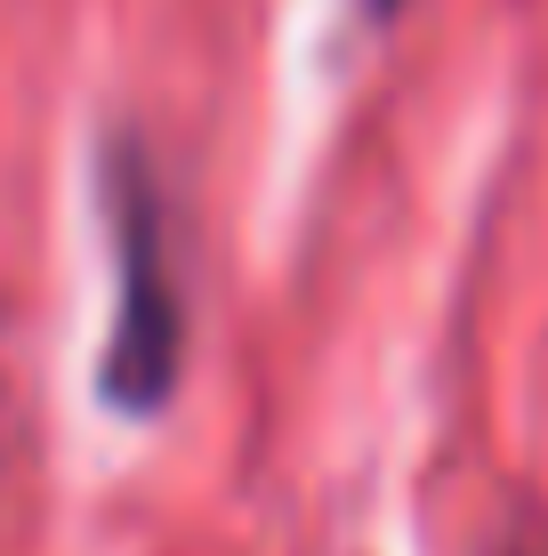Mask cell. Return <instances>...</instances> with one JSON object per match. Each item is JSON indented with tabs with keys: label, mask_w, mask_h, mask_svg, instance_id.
Wrapping results in <instances>:
<instances>
[{
	"label": "cell",
	"mask_w": 548,
	"mask_h": 556,
	"mask_svg": "<svg viewBox=\"0 0 548 556\" xmlns=\"http://www.w3.org/2000/svg\"><path fill=\"white\" fill-rule=\"evenodd\" d=\"M105 218H113V266H122V315L105 339V404L113 412H154L178 379V291L162 258V202L154 178L129 146L105 162Z\"/></svg>",
	"instance_id": "6da1fadb"
},
{
	"label": "cell",
	"mask_w": 548,
	"mask_h": 556,
	"mask_svg": "<svg viewBox=\"0 0 548 556\" xmlns=\"http://www.w3.org/2000/svg\"><path fill=\"white\" fill-rule=\"evenodd\" d=\"M364 9H371V16H387V9H395V0H364Z\"/></svg>",
	"instance_id": "7a4b0ae2"
}]
</instances>
